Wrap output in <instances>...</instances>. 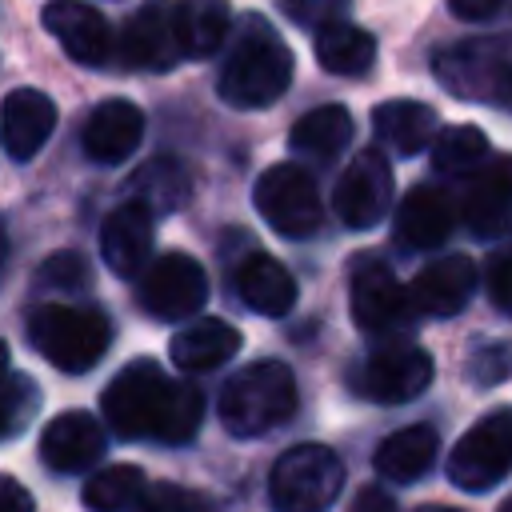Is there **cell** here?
Segmentation results:
<instances>
[{
  "label": "cell",
  "mask_w": 512,
  "mask_h": 512,
  "mask_svg": "<svg viewBox=\"0 0 512 512\" xmlns=\"http://www.w3.org/2000/svg\"><path fill=\"white\" fill-rule=\"evenodd\" d=\"M144 472L136 464H108L84 484V508L92 512H124L144 492Z\"/></svg>",
  "instance_id": "obj_30"
},
{
  "label": "cell",
  "mask_w": 512,
  "mask_h": 512,
  "mask_svg": "<svg viewBox=\"0 0 512 512\" xmlns=\"http://www.w3.org/2000/svg\"><path fill=\"white\" fill-rule=\"evenodd\" d=\"M236 292L260 316H288L292 304H296V280H292V272L276 256H268V252H252V256L240 260V268H236Z\"/></svg>",
  "instance_id": "obj_21"
},
{
  "label": "cell",
  "mask_w": 512,
  "mask_h": 512,
  "mask_svg": "<svg viewBox=\"0 0 512 512\" xmlns=\"http://www.w3.org/2000/svg\"><path fill=\"white\" fill-rule=\"evenodd\" d=\"M452 200L440 188H412L396 208V240L408 248H436L452 232Z\"/></svg>",
  "instance_id": "obj_23"
},
{
  "label": "cell",
  "mask_w": 512,
  "mask_h": 512,
  "mask_svg": "<svg viewBox=\"0 0 512 512\" xmlns=\"http://www.w3.org/2000/svg\"><path fill=\"white\" fill-rule=\"evenodd\" d=\"M192 192V176L180 160L156 156L136 168L132 176V200H140L148 212H176Z\"/></svg>",
  "instance_id": "obj_29"
},
{
  "label": "cell",
  "mask_w": 512,
  "mask_h": 512,
  "mask_svg": "<svg viewBox=\"0 0 512 512\" xmlns=\"http://www.w3.org/2000/svg\"><path fill=\"white\" fill-rule=\"evenodd\" d=\"M296 412V376L280 360H252L220 388V424L236 440L272 432Z\"/></svg>",
  "instance_id": "obj_3"
},
{
  "label": "cell",
  "mask_w": 512,
  "mask_h": 512,
  "mask_svg": "<svg viewBox=\"0 0 512 512\" xmlns=\"http://www.w3.org/2000/svg\"><path fill=\"white\" fill-rule=\"evenodd\" d=\"M432 72L460 100L512 108V36H484V40L452 44L436 52Z\"/></svg>",
  "instance_id": "obj_5"
},
{
  "label": "cell",
  "mask_w": 512,
  "mask_h": 512,
  "mask_svg": "<svg viewBox=\"0 0 512 512\" xmlns=\"http://www.w3.org/2000/svg\"><path fill=\"white\" fill-rule=\"evenodd\" d=\"M372 128H376V136H380L392 152L416 156V152H424V148L436 140L440 120H436V112H432L428 104H420V100H384V104L372 112Z\"/></svg>",
  "instance_id": "obj_24"
},
{
  "label": "cell",
  "mask_w": 512,
  "mask_h": 512,
  "mask_svg": "<svg viewBox=\"0 0 512 512\" xmlns=\"http://www.w3.org/2000/svg\"><path fill=\"white\" fill-rule=\"evenodd\" d=\"M484 156H488V136H484L476 124H452V128H440L436 140H432V168L444 172V176L472 172Z\"/></svg>",
  "instance_id": "obj_31"
},
{
  "label": "cell",
  "mask_w": 512,
  "mask_h": 512,
  "mask_svg": "<svg viewBox=\"0 0 512 512\" xmlns=\"http://www.w3.org/2000/svg\"><path fill=\"white\" fill-rule=\"evenodd\" d=\"M4 264H8V232L0 224V276H4Z\"/></svg>",
  "instance_id": "obj_41"
},
{
  "label": "cell",
  "mask_w": 512,
  "mask_h": 512,
  "mask_svg": "<svg viewBox=\"0 0 512 512\" xmlns=\"http://www.w3.org/2000/svg\"><path fill=\"white\" fill-rule=\"evenodd\" d=\"M376 60V40L372 32L348 24V20H332L324 28H316V64L332 76H364Z\"/></svg>",
  "instance_id": "obj_26"
},
{
  "label": "cell",
  "mask_w": 512,
  "mask_h": 512,
  "mask_svg": "<svg viewBox=\"0 0 512 512\" xmlns=\"http://www.w3.org/2000/svg\"><path fill=\"white\" fill-rule=\"evenodd\" d=\"M144 136V112L132 100H104L84 124V152L100 164H120Z\"/></svg>",
  "instance_id": "obj_19"
},
{
  "label": "cell",
  "mask_w": 512,
  "mask_h": 512,
  "mask_svg": "<svg viewBox=\"0 0 512 512\" xmlns=\"http://www.w3.org/2000/svg\"><path fill=\"white\" fill-rule=\"evenodd\" d=\"M448 8L460 16V20H488L504 8V0H448Z\"/></svg>",
  "instance_id": "obj_40"
},
{
  "label": "cell",
  "mask_w": 512,
  "mask_h": 512,
  "mask_svg": "<svg viewBox=\"0 0 512 512\" xmlns=\"http://www.w3.org/2000/svg\"><path fill=\"white\" fill-rule=\"evenodd\" d=\"M136 512H208V504L180 484H152L140 492Z\"/></svg>",
  "instance_id": "obj_35"
},
{
  "label": "cell",
  "mask_w": 512,
  "mask_h": 512,
  "mask_svg": "<svg viewBox=\"0 0 512 512\" xmlns=\"http://www.w3.org/2000/svg\"><path fill=\"white\" fill-rule=\"evenodd\" d=\"M352 0H280V8L292 16V24L300 28H324L332 20H340L348 12Z\"/></svg>",
  "instance_id": "obj_36"
},
{
  "label": "cell",
  "mask_w": 512,
  "mask_h": 512,
  "mask_svg": "<svg viewBox=\"0 0 512 512\" xmlns=\"http://www.w3.org/2000/svg\"><path fill=\"white\" fill-rule=\"evenodd\" d=\"M476 288V264L460 252L432 260L424 272H416V280L408 284V304L412 312L424 316H456L468 296Z\"/></svg>",
  "instance_id": "obj_15"
},
{
  "label": "cell",
  "mask_w": 512,
  "mask_h": 512,
  "mask_svg": "<svg viewBox=\"0 0 512 512\" xmlns=\"http://www.w3.org/2000/svg\"><path fill=\"white\" fill-rule=\"evenodd\" d=\"M512 472V408L476 420L448 456V480L464 492H484Z\"/></svg>",
  "instance_id": "obj_8"
},
{
  "label": "cell",
  "mask_w": 512,
  "mask_h": 512,
  "mask_svg": "<svg viewBox=\"0 0 512 512\" xmlns=\"http://www.w3.org/2000/svg\"><path fill=\"white\" fill-rule=\"evenodd\" d=\"M500 512H512V496H508V500H504V504H500Z\"/></svg>",
  "instance_id": "obj_44"
},
{
  "label": "cell",
  "mask_w": 512,
  "mask_h": 512,
  "mask_svg": "<svg viewBox=\"0 0 512 512\" xmlns=\"http://www.w3.org/2000/svg\"><path fill=\"white\" fill-rule=\"evenodd\" d=\"M104 456V424L88 412H60L40 432V460L52 472H84Z\"/></svg>",
  "instance_id": "obj_16"
},
{
  "label": "cell",
  "mask_w": 512,
  "mask_h": 512,
  "mask_svg": "<svg viewBox=\"0 0 512 512\" xmlns=\"http://www.w3.org/2000/svg\"><path fill=\"white\" fill-rule=\"evenodd\" d=\"M344 488V464L328 444L288 448L268 476V496L276 512H328Z\"/></svg>",
  "instance_id": "obj_6"
},
{
  "label": "cell",
  "mask_w": 512,
  "mask_h": 512,
  "mask_svg": "<svg viewBox=\"0 0 512 512\" xmlns=\"http://www.w3.org/2000/svg\"><path fill=\"white\" fill-rule=\"evenodd\" d=\"M36 384L20 372H0V440H12L16 432L28 428L36 412Z\"/></svg>",
  "instance_id": "obj_32"
},
{
  "label": "cell",
  "mask_w": 512,
  "mask_h": 512,
  "mask_svg": "<svg viewBox=\"0 0 512 512\" xmlns=\"http://www.w3.org/2000/svg\"><path fill=\"white\" fill-rule=\"evenodd\" d=\"M488 296L500 312L512 316V248L508 252H496L488 260Z\"/></svg>",
  "instance_id": "obj_37"
},
{
  "label": "cell",
  "mask_w": 512,
  "mask_h": 512,
  "mask_svg": "<svg viewBox=\"0 0 512 512\" xmlns=\"http://www.w3.org/2000/svg\"><path fill=\"white\" fill-rule=\"evenodd\" d=\"M416 512H464V508H448V504H424V508H416Z\"/></svg>",
  "instance_id": "obj_42"
},
{
  "label": "cell",
  "mask_w": 512,
  "mask_h": 512,
  "mask_svg": "<svg viewBox=\"0 0 512 512\" xmlns=\"http://www.w3.org/2000/svg\"><path fill=\"white\" fill-rule=\"evenodd\" d=\"M468 376L480 388H492L512 376V344H484L468 356Z\"/></svg>",
  "instance_id": "obj_34"
},
{
  "label": "cell",
  "mask_w": 512,
  "mask_h": 512,
  "mask_svg": "<svg viewBox=\"0 0 512 512\" xmlns=\"http://www.w3.org/2000/svg\"><path fill=\"white\" fill-rule=\"evenodd\" d=\"M352 320L364 332H392L408 312V288H400V280L384 268V264H364L352 276Z\"/></svg>",
  "instance_id": "obj_18"
},
{
  "label": "cell",
  "mask_w": 512,
  "mask_h": 512,
  "mask_svg": "<svg viewBox=\"0 0 512 512\" xmlns=\"http://www.w3.org/2000/svg\"><path fill=\"white\" fill-rule=\"evenodd\" d=\"M436 448H440V436L428 424H408V428H400V432L380 440L376 472L396 480V484H412V480H420L432 468Z\"/></svg>",
  "instance_id": "obj_25"
},
{
  "label": "cell",
  "mask_w": 512,
  "mask_h": 512,
  "mask_svg": "<svg viewBox=\"0 0 512 512\" xmlns=\"http://www.w3.org/2000/svg\"><path fill=\"white\" fill-rule=\"evenodd\" d=\"M348 512H396V500H392L384 488L368 484V488H360V492H356V500H352V508H348Z\"/></svg>",
  "instance_id": "obj_39"
},
{
  "label": "cell",
  "mask_w": 512,
  "mask_h": 512,
  "mask_svg": "<svg viewBox=\"0 0 512 512\" xmlns=\"http://www.w3.org/2000/svg\"><path fill=\"white\" fill-rule=\"evenodd\" d=\"M512 216V156H496L480 176H472L464 196V224L476 236H496Z\"/></svg>",
  "instance_id": "obj_22"
},
{
  "label": "cell",
  "mask_w": 512,
  "mask_h": 512,
  "mask_svg": "<svg viewBox=\"0 0 512 512\" xmlns=\"http://www.w3.org/2000/svg\"><path fill=\"white\" fill-rule=\"evenodd\" d=\"M392 204V168L380 148H364L352 156V164L340 172L332 208L348 228H372L384 220Z\"/></svg>",
  "instance_id": "obj_11"
},
{
  "label": "cell",
  "mask_w": 512,
  "mask_h": 512,
  "mask_svg": "<svg viewBox=\"0 0 512 512\" xmlns=\"http://www.w3.org/2000/svg\"><path fill=\"white\" fill-rule=\"evenodd\" d=\"M104 420L124 440L184 444L204 420V396L188 380L160 372V364L136 360L104 388Z\"/></svg>",
  "instance_id": "obj_1"
},
{
  "label": "cell",
  "mask_w": 512,
  "mask_h": 512,
  "mask_svg": "<svg viewBox=\"0 0 512 512\" xmlns=\"http://www.w3.org/2000/svg\"><path fill=\"white\" fill-rule=\"evenodd\" d=\"M428 384H432V356L420 344H404V340L376 348L356 372V392H364L376 404L416 400Z\"/></svg>",
  "instance_id": "obj_10"
},
{
  "label": "cell",
  "mask_w": 512,
  "mask_h": 512,
  "mask_svg": "<svg viewBox=\"0 0 512 512\" xmlns=\"http://www.w3.org/2000/svg\"><path fill=\"white\" fill-rule=\"evenodd\" d=\"M348 140H352V116L344 104L312 108L292 124V148L312 160H332L336 152H344Z\"/></svg>",
  "instance_id": "obj_28"
},
{
  "label": "cell",
  "mask_w": 512,
  "mask_h": 512,
  "mask_svg": "<svg viewBox=\"0 0 512 512\" xmlns=\"http://www.w3.org/2000/svg\"><path fill=\"white\" fill-rule=\"evenodd\" d=\"M28 344L60 372H88L112 344V320L84 304H40L28 320Z\"/></svg>",
  "instance_id": "obj_4"
},
{
  "label": "cell",
  "mask_w": 512,
  "mask_h": 512,
  "mask_svg": "<svg viewBox=\"0 0 512 512\" xmlns=\"http://www.w3.org/2000/svg\"><path fill=\"white\" fill-rule=\"evenodd\" d=\"M140 308L156 320H184L192 312H200V304L208 300V276L204 268L184 256V252H164L160 260H148V268L140 272Z\"/></svg>",
  "instance_id": "obj_9"
},
{
  "label": "cell",
  "mask_w": 512,
  "mask_h": 512,
  "mask_svg": "<svg viewBox=\"0 0 512 512\" xmlns=\"http://www.w3.org/2000/svg\"><path fill=\"white\" fill-rule=\"evenodd\" d=\"M176 40L184 56H212L228 32V0H172Z\"/></svg>",
  "instance_id": "obj_27"
},
{
  "label": "cell",
  "mask_w": 512,
  "mask_h": 512,
  "mask_svg": "<svg viewBox=\"0 0 512 512\" xmlns=\"http://www.w3.org/2000/svg\"><path fill=\"white\" fill-rule=\"evenodd\" d=\"M0 372H8V344L0 340Z\"/></svg>",
  "instance_id": "obj_43"
},
{
  "label": "cell",
  "mask_w": 512,
  "mask_h": 512,
  "mask_svg": "<svg viewBox=\"0 0 512 512\" xmlns=\"http://www.w3.org/2000/svg\"><path fill=\"white\" fill-rule=\"evenodd\" d=\"M264 224L288 240H304L320 228V192L312 184V176L296 164H272L264 168V176L256 180V192H252Z\"/></svg>",
  "instance_id": "obj_7"
},
{
  "label": "cell",
  "mask_w": 512,
  "mask_h": 512,
  "mask_svg": "<svg viewBox=\"0 0 512 512\" xmlns=\"http://www.w3.org/2000/svg\"><path fill=\"white\" fill-rule=\"evenodd\" d=\"M292 84V52L264 16H244L224 56L216 92L232 108H268Z\"/></svg>",
  "instance_id": "obj_2"
},
{
  "label": "cell",
  "mask_w": 512,
  "mask_h": 512,
  "mask_svg": "<svg viewBox=\"0 0 512 512\" xmlns=\"http://www.w3.org/2000/svg\"><path fill=\"white\" fill-rule=\"evenodd\" d=\"M100 256L124 280H132V276H140L148 268V260H152V212L140 200L120 204L104 220V228H100Z\"/></svg>",
  "instance_id": "obj_14"
},
{
  "label": "cell",
  "mask_w": 512,
  "mask_h": 512,
  "mask_svg": "<svg viewBox=\"0 0 512 512\" xmlns=\"http://www.w3.org/2000/svg\"><path fill=\"white\" fill-rule=\"evenodd\" d=\"M0 512H32V496L20 480L0 476Z\"/></svg>",
  "instance_id": "obj_38"
},
{
  "label": "cell",
  "mask_w": 512,
  "mask_h": 512,
  "mask_svg": "<svg viewBox=\"0 0 512 512\" xmlns=\"http://www.w3.org/2000/svg\"><path fill=\"white\" fill-rule=\"evenodd\" d=\"M40 20L76 64H104L112 56V28L92 4L52 0V4H44Z\"/></svg>",
  "instance_id": "obj_13"
},
{
  "label": "cell",
  "mask_w": 512,
  "mask_h": 512,
  "mask_svg": "<svg viewBox=\"0 0 512 512\" xmlns=\"http://www.w3.org/2000/svg\"><path fill=\"white\" fill-rule=\"evenodd\" d=\"M120 56H124V64L144 68V72H164L184 60L180 40H176L172 0H148L136 8V16L124 24Z\"/></svg>",
  "instance_id": "obj_12"
},
{
  "label": "cell",
  "mask_w": 512,
  "mask_h": 512,
  "mask_svg": "<svg viewBox=\"0 0 512 512\" xmlns=\"http://www.w3.org/2000/svg\"><path fill=\"white\" fill-rule=\"evenodd\" d=\"M40 284L60 288V292H80V288H88V260L76 256V252H56V256L44 260Z\"/></svg>",
  "instance_id": "obj_33"
},
{
  "label": "cell",
  "mask_w": 512,
  "mask_h": 512,
  "mask_svg": "<svg viewBox=\"0 0 512 512\" xmlns=\"http://www.w3.org/2000/svg\"><path fill=\"white\" fill-rule=\"evenodd\" d=\"M240 352V332L220 320V316H204V320H192L188 328H180L172 340H168V356L176 368H184L188 376L192 372H212L220 368L224 360H232Z\"/></svg>",
  "instance_id": "obj_20"
},
{
  "label": "cell",
  "mask_w": 512,
  "mask_h": 512,
  "mask_svg": "<svg viewBox=\"0 0 512 512\" xmlns=\"http://www.w3.org/2000/svg\"><path fill=\"white\" fill-rule=\"evenodd\" d=\"M56 128V104L36 88H16L0 104V140L12 160H32Z\"/></svg>",
  "instance_id": "obj_17"
}]
</instances>
